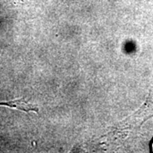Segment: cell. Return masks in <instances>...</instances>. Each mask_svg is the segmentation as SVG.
<instances>
[{
	"mask_svg": "<svg viewBox=\"0 0 153 153\" xmlns=\"http://www.w3.org/2000/svg\"><path fill=\"white\" fill-rule=\"evenodd\" d=\"M152 149H153V143H152Z\"/></svg>",
	"mask_w": 153,
	"mask_h": 153,
	"instance_id": "6da1fadb",
	"label": "cell"
}]
</instances>
